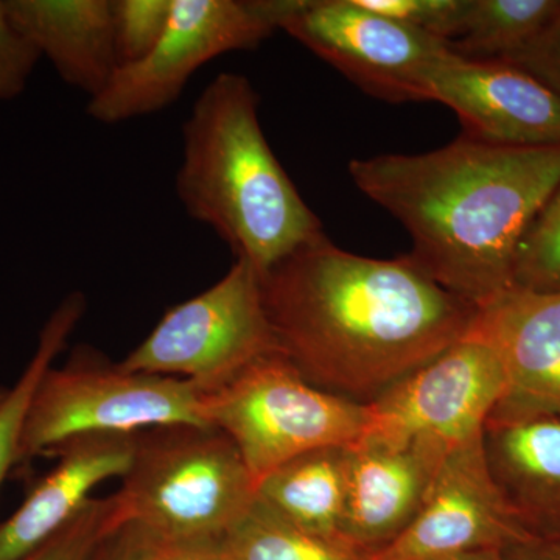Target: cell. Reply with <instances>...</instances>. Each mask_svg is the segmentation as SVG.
<instances>
[{"label":"cell","mask_w":560,"mask_h":560,"mask_svg":"<svg viewBox=\"0 0 560 560\" xmlns=\"http://www.w3.org/2000/svg\"><path fill=\"white\" fill-rule=\"evenodd\" d=\"M119 525L113 497H92L57 536L21 560H90L101 541Z\"/></svg>","instance_id":"cb8c5ba5"},{"label":"cell","mask_w":560,"mask_h":560,"mask_svg":"<svg viewBox=\"0 0 560 560\" xmlns=\"http://www.w3.org/2000/svg\"><path fill=\"white\" fill-rule=\"evenodd\" d=\"M282 0H173L171 22L143 60L120 66L88 102L98 124L116 125L160 113L191 77L221 55L259 46L279 31Z\"/></svg>","instance_id":"ba28073f"},{"label":"cell","mask_w":560,"mask_h":560,"mask_svg":"<svg viewBox=\"0 0 560 560\" xmlns=\"http://www.w3.org/2000/svg\"><path fill=\"white\" fill-rule=\"evenodd\" d=\"M471 334L492 346L506 397L492 416H560V290L512 289L478 311Z\"/></svg>","instance_id":"5bb4252c"},{"label":"cell","mask_w":560,"mask_h":560,"mask_svg":"<svg viewBox=\"0 0 560 560\" xmlns=\"http://www.w3.org/2000/svg\"><path fill=\"white\" fill-rule=\"evenodd\" d=\"M433 560H510L504 550H474L456 552V555L444 556Z\"/></svg>","instance_id":"4dcf8cb0"},{"label":"cell","mask_w":560,"mask_h":560,"mask_svg":"<svg viewBox=\"0 0 560 560\" xmlns=\"http://www.w3.org/2000/svg\"><path fill=\"white\" fill-rule=\"evenodd\" d=\"M136 441L138 434H92L51 453L60 458L57 467L0 523V560L27 558L57 536L92 499L95 486L127 474Z\"/></svg>","instance_id":"9a60e30c"},{"label":"cell","mask_w":560,"mask_h":560,"mask_svg":"<svg viewBox=\"0 0 560 560\" xmlns=\"http://www.w3.org/2000/svg\"><path fill=\"white\" fill-rule=\"evenodd\" d=\"M173 0H113L114 38L120 66L135 65L160 43Z\"/></svg>","instance_id":"603a6c76"},{"label":"cell","mask_w":560,"mask_h":560,"mask_svg":"<svg viewBox=\"0 0 560 560\" xmlns=\"http://www.w3.org/2000/svg\"><path fill=\"white\" fill-rule=\"evenodd\" d=\"M221 544L230 560H372L349 541L300 528L259 497L221 537Z\"/></svg>","instance_id":"ffe728a7"},{"label":"cell","mask_w":560,"mask_h":560,"mask_svg":"<svg viewBox=\"0 0 560 560\" xmlns=\"http://www.w3.org/2000/svg\"><path fill=\"white\" fill-rule=\"evenodd\" d=\"M164 540L138 523H124L110 530L90 560H156Z\"/></svg>","instance_id":"83f0119b"},{"label":"cell","mask_w":560,"mask_h":560,"mask_svg":"<svg viewBox=\"0 0 560 560\" xmlns=\"http://www.w3.org/2000/svg\"><path fill=\"white\" fill-rule=\"evenodd\" d=\"M427 98L455 110L463 135L501 147H560V98L525 70L452 54L427 80Z\"/></svg>","instance_id":"7c38bea8"},{"label":"cell","mask_w":560,"mask_h":560,"mask_svg":"<svg viewBox=\"0 0 560 560\" xmlns=\"http://www.w3.org/2000/svg\"><path fill=\"white\" fill-rule=\"evenodd\" d=\"M348 448L345 539L375 556L415 521L442 460L455 447L431 440L363 438Z\"/></svg>","instance_id":"4fadbf2b"},{"label":"cell","mask_w":560,"mask_h":560,"mask_svg":"<svg viewBox=\"0 0 560 560\" xmlns=\"http://www.w3.org/2000/svg\"><path fill=\"white\" fill-rule=\"evenodd\" d=\"M156 560H230L221 537L164 541Z\"/></svg>","instance_id":"f1b7e54d"},{"label":"cell","mask_w":560,"mask_h":560,"mask_svg":"<svg viewBox=\"0 0 560 560\" xmlns=\"http://www.w3.org/2000/svg\"><path fill=\"white\" fill-rule=\"evenodd\" d=\"M349 175L407 230L416 264L480 311L514 289L518 246L560 184V147L460 135L429 153L352 160Z\"/></svg>","instance_id":"7a4b0ae2"},{"label":"cell","mask_w":560,"mask_h":560,"mask_svg":"<svg viewBox=\"0 0 560 560\" xmlns=\"http://www.w3.org/2000/svg\"><path fill=\"white\" fill-rule=\"evenodd\" d=\"M529 539L493 478L482 433L448 452L415 521L372 560H433L464 551H506Z\"/></svg>","instance_id":"8fae6325"},{"label":"cell","mask_w":560,"mask_h":560,"mask_svg":"<svg viewBox=\"0 0 560 560\" xmlns=\"http://www.w3.org/2000/svg\"><path fill=\"white\" fill-rule=\"evenodd\" d=\"M257 485L230 436L213 427H154L114 493L117 521L164 541L223 537L249 510Z\"/></svg>","instance_id":"277c9868"},{"label":"cell","mask_w":560,"mask_h":560,"mask_svg":"<svg viewBox=\"0 0 560 560\" xmlns=\"http://www.w3.org/2000/svg\"><path fill=\"white\" fill-rule=\"evenodd\" d=\"M279 31L361 91L389 103L429 102L431 70L452 54L444 40L364 9L359 0H282Z\"/></svg>","instance_id":"9c48e42d"},{"label":"cell","mask_w":560,"mask_h":560,"mask_svg":"<svg viewBox=\"0 0 560 560\" xmlns=\"http://www.w3.org/2000/svg\"><path fill=\"white\" fill-rule=\"evenodd\" d=\"M7 390L0 389V404H2L3 399H5Z\"/></svg>","instance_id":"1f68e13d"},{"label":"cell","mask_w":560,"mask_h":560,"mask_svg":"<svg viewBox=\"0 0 560 560\" xmlns=\"http://www.w3.org/2000/svg\"><path fill=\"white\" fill-rule=\"evenodd\" d=\"M205 415L234 442L257 486L304 453L352 447L371 423L368 405L316 388L282 352L257 360L206 394Z\"/></svg>","instance_id":"8992f818"},{"label":"cell","mask_w":560,"mask_h":560,"mask_svg":"<svg viewBox=\"0 0 560 560\" xmlns=\"http://www.w3.org/2000/svg\"><path fill=\"white\" fill-rule=\"evenodd\" d=\"M275 352L280 348L265 311L259 272L235 259L215 285L168 308L120 366L183 378L206 396Z\"/></svg>","instance_id":"52a82bcc"},{"label":"cell","mask_w":560,"mask_h":560,"mask_svg":"<svg viewBox=\"0 0 560 560\" xmlns=\"http://www.w3.org/2000/svg\"><path fill=\"white\" fill-rule=\"evenodd\" d=\"M514 289L534 293L560 290V184L518 246Z\"/></svg>","instance_id":"7402d4cb"},{"label":"cell","mask_w":560,"mask_h":560,"mask_svg":"<svg viewBox=\"0 0 560 560\" xmlns=\"http://www.w3.org/2000/svg\"><path fill=\"white\" fill-rule=\"evenodd\" d=\"M210 427L205 394L183 378L143 374L80 348L51 366L33 394L16 467L92 434H138L154 427Z\"/></svg>","instance_id":"5b68a950"},{"label":"cell","mask_w":560,"mask_h":560,"mask_svg":"<svg viewBox=\"0 0 560 560\" xmlns=\"http://www.w3.org/2000/svg\"><path fill=\"white\" fill-rule=\"evenodd\" d=\"M257 106L241 73L210 81L184 121L175 187L191 219L264 278L324 231L268 145Z\"/></svg>","instance_id":"3957f363"},{"label":"cell","mask_w":560,"mask_h":560,"mask_svg":"<svg viewBox=\"0 0 560 560\" xmlns=\"http://www.w3.org/2000/svg\"><path fill=\"white\" fill-rule=\"evenodd\" d=\"M84 312H86V298L79 291L70 293L55 308L40 331L38 348L31 363L22 372L16 385L7 390L5 399L0 404V486L9 471L16 467L22 430H24L33 394L38 388L40 378L50 370L55 359L68 345L69 337L83 318Z\"/></svg>","instance_id":"44dd1931"},{"label":"cell","mask_w":560,"mask_h":560,"mask_svg":"<svg viewBox=\"0 0 560 560\" xmlns=\"http://www.w3.org/2000/svg\"><path fill=\"white\" fill-rule=\"evenodd\" d=\"M485 448L523 529L534 539L560 537V416H492Z\"/></svg>","instance_id":"2e32d148"},{"label":"cell","mask_w":560,"mask_h":560,"mask_svg":"<svg viewBox=\"0 0 560 560\" xmlns=\"http://www.w3.org/2000/svg\"><path fill=\"white\" fill-rule=\"evenodd\" d=\"M260 280L280 352L316 388L364 405L467 337L478 315L410 254L371 259L326 234Z\"/></svg>","instance_id":"6da1fadb"},{"label":"cell","mask_w":560,"mask_h":560,"mask_svg":"<svg viewBox=\"0 0 560 560\" xmlns=\"http://www.w3.org/2000/svg\"><path fill=\"white\" fill-rule=\"evenodd\" d=\"M257 497L302 529L346 540L349 448H318L282 464L259 482Z\"/></svg>","instance_id":"ac0fdd59"},{"label":"cell","mask_w":560,"mask_h":560,"mask_svg":"<svg viewBox=\"0 0 560 560\" xmlns=\"http://www.w3.org/2000/svg\"><path fill=\"white\" fill-rule=\"evenodd\" d=\"M11 20L69 86L94 98L119 69L113 0H5Z\"/></svg>","instance_id":"e0dca14e"},{"label":"cell","mask_w":560,"mask_h":560,"mask_svg":"<svg viewBox=\"0 0 560 560\" xmlns=\"http://www.w3.org/2000/svg\"><path fill=\"white\" fill-rule=\"evenodd\" d=\"M510 560H560V537L529 539L506 550Z\"/></svg>","instance_id":"f546056e"},{"label":"cell","mask_w":560,"mask_h":560,"mask_svg":"<svg viewBox=\"0 0 560 560\" xmlns=\"http://www.w3.org/2000/svg\"><path fill=\"white\" fill-rule=\"evenodd\" d=\"M364 9L451 43L459 35L470 0H359Z\"/></svg>","instance_id":"d4e9b609"},{"label":"cell","mask_w":560,"mask_h":560,"mask_svg":"<svg viewBox=\"0 0 560 560\" xmlns=\"http://www.w3.org/2000/svg\"><path fill=\"white\" fill-rule=\"evenodd\" d=\"M560 14V0H470L448 49L467 60L510 61Z\"/></svg>","instance_id":"d6986e66"},{"label":"cell","mask_w":560,"mask_h":560,"mask_svg":"<svg viewBox=\"0 0 560 560\" xmlns=\"http://www.w3.org/2000/svg\"><path fill=\"white\" fill-rule=\"evenodd\" d=\"M39 58L35 44L11 20L5 0H0V101L25 91Z\"/></svg>","instance_id":"484cf974"},{"label":"cell","mask_w":560,"mask_h":560,"mask_svg":"<svg viewBox=\"0 0 560 560\" xmlns=\"http://www.w3.org/2000/svg\"><path fill=\"white\" fill-rule=\"evenodd\" d=\"M506 390V374L495 350L469 331L368 405L371 423L364 438L431 440L456 447L485 433Z\"/></svg>","instance_id":"30bf717a"},{"label":"cell","mask_w":560,"mask_h":560,"mask_svg":"<svg viewBox=\"0 0 560 560\" xmlns=\"http://www.w3.org/2000/svg\"><path fill=\"white\" fill-rule=\"evenodd\" d=\"M503 62L525 70L560 98V14L522 54Z\"/></svg>","instance_id":"4316f807"}]
</instances>
